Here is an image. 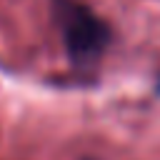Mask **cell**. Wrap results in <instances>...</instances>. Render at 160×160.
Listing matches in <instances>:
<instances>
[{"label":"cell","instance_id":"6da1fadb","mask_svg":"<svg viewBox=\"0 0 160 160\" xmlns=\"http://www.w3.org/2000/svg\"><path fill=\"white\" fill-rule=\"evenodd\" d=\"M52 18L62 32L65 50L72 62H95L110 42V28L78 0H52Z\"/></svg>","mask_w":160,"mask_h":160}]
</instances>
